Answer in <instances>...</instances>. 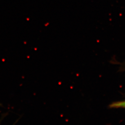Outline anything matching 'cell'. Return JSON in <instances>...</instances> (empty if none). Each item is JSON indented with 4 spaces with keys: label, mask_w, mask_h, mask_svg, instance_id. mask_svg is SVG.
I'll use <instances>...</instances> for the list:
<instances>
[{
    "label": "cell",
    "mask_w": 125,
    "mask_h": 125,
    "mask_svg": "<svg viewBox=\"0 0 125 125\" xmlns=\"http://www.w3.org/2000/svg\"><path fill=\"white\" fill-rule=\"evenodd\" d=\"M110 106V107H115V108H125V101L114 103Z\"/></svg>",
    "instance_id": "obj_1"
}]
</instances>
